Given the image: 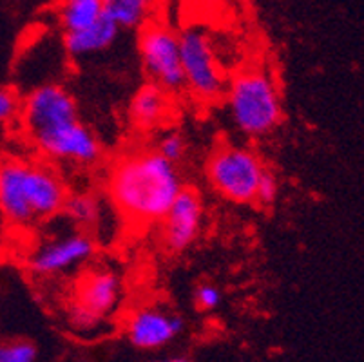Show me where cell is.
I'll list each match as a JSON object with an SVG mask.
<instances>
[{
	"label": "cell",
	"instance_id": "6",
	"mask_svg": "<svg viewBox=\"0 0 364 362\" xmlns=\"http://www.w3.org/2000/svg\"><path fill=\"white\" fill-rule=\"evenodd\" d=\"M138 55L141 68L152 84L160 85L168 95H180L185 91L180 33L165 22L151 20L138 35Z\"/></svg>",
	"mask_w": 364,
	"mask_h": 362
},
{
	"label": "cell",
	"instance_id": "4",
	"mask_svg": "<svg viewBox=\"0 0 364 362\" xmlns=\"http://www.w3.org/2000/svg\"><path fill=\"white\" fill-rule=\"evenodd\" d=\"M263 159L256 151L241 145H221L207 161L210 187L230 203L250 205L256 199L257 185L264 172Z\"/></svg>",
	"mask_w": 364,
	"mask_h": 362
},
{
	"label": "cell",
	"instance_id": "20",
	"mask_svg": "<svg viewBox=\"0 0 364 362\" xmlns=\"http://www.w3.org/2000/svg\"><path fill=\"white\" fill-rule=\"evenodd\" d=\"M36 346L29 341L0 343V362H35Z\"/></svg>",
	"mask_w": 364,
	"mask_h": 362
},
{
	"label": "cell",
	"instance_id": "8",
	"mask_svg": "<svg viewBox=\"0 0 364 362\" xmlns=\"http://www.w3.org/2000/svg\"><path fill=\"white\" fill-rule=\"evenodd\" d=\"M31 144L49 161L91 167L102 159V144L80 118L33 136Z\"/></svg>",
	"mask_w": 364,
	"mask_h": 362
},
{
	"label": "cell",
	"instance_id": "13",
	"mask_svg": "<svg viewBox=\"0 0 364 362\" xmlns=\"http://www.w3.org/2000/svg\"><path fill=\"white\" fill-rule=\"evenodd\" d=\"M171 96L160 85L147 82L141 85L129 102V122L136 131L152 132L167 122L172 111Z\"/></svg>",
	"mask_w": 364,
	"mask_h": 362
},
{
	"label": "cell",
	"instance_id": "10",
	"mask_svg": "<svg viewBox=\"0 0 364 362\" xmlns=\"http://www.w3.org/2000/svg\"><path fill=\"white\" fill-rule=\"evenodd\" d=\"M161 239L168 252L181 254L196 243L203 227V201L194 188L183 187L164 215Z\"/></svg>",
	"mask_w": 364,
	"mask_h": 362
},
{
	"label": "cell",
	"instance_id": "17",
	"mask_svg": "<svg viewBox=\"0 0 364 362\" xmlns=\"http://www.w3.org/2000/svg\"><path fill=\"white\" fill-rule=\"evenodd\" d=\"M55 16L62 35L78 31L104 16V0H58Z\"/></svg>",
	"mask_w": 364,
	"mask_h": 362
},
{
	"label": "cell",
	"instance_id": "9",
	"mask_svg": "<svg viewBox=\"0 0 364 362\" xmlns=\"http://www.w3.org/2000/svg\"><path fill=\"white\" fill-rule=\"evenodd\" d=\"M21 124L28 138L80 118L75 96L58 82L35 85L22 98Z\"/></svg>",
	"mask_w": 364,
	"mask_h": 362
},
{
	"label": "cell",
	"instance_id": "24",
	"mask_svg": "<svg viewBox=\"0 0 364 362\" xmlns=\"http://www.w3.org/2000/svg\"><path fill=\"white\" fill-rule=\"evenodd\" d=\"M154 362H193V361H188V358H183V357H174V358H161V361H154Z\"/></svg>",
	"mask_w": 364,
	"mask_h": 362
},
{
	"label": "cell",
	"instance_id": "18",
	"mask_svg": "<svg viewBox=\"0 0 364 362\" xmlns=\"http://www.w3.org/2000/svg\"><path fill=\"white\" fill-rule=\"evenodd\" d=\"M154 151L164 156L165 159H168L171 164L178 165L187 156V139L183 138L180 131L168 129V131H164L160 134Z\"/></svg>",
	"mask_w": 364,
	"mask_h": 362
},
{
	"label": "cell",
	"instance_id": "16",
	"mask_svg": "<svg viewBox=\"0 0 364 362\" xmlns=\"http://www.w3.org/2000/svg\"><path fill=\"white\" fill-rule=\"evenodd\" d=\"M104 203L97 194L89 191L69 192L64 201L62 214L73 227L91 234L92 228H98L104 215Z\"/></svg>",
	"mask_w": 364,
	"mask_h": 362
},
{
	"label": "cell",
	"instance_id": "7",
	"mask_svg": "<svg viewBox=\"0 0 364 362\" xmlns=\"http://www.w3.org/2000/svg\"><path fill=\"white\" fill-rule=\"evenodd\" d=\"M95 254L97 239L89 232L73 227L56 232L36 245L28 255V268L36 277H60L89 263Z\"/></svg>",
	"mask_w": 364,
	"mask_h": 362
},
{
	"label": "cell",
	"instance_id": "5",
	"mask_svg": "<svg viewBox=\"0 0 364 362\" xmlns=\"http://www.w3.org/2000/svg\"><path fill=\"white\" fill-rule=\"evenodd\" d=\"M180 55L185 91L201 104H214L223 98L227 78L207 33L200 28L183 29L180 33Z\"/></svg>",
	"mask_w": 364,
	"mask_h": 362
},
{
	"label": "cell",
	"instance_id": "2",
	"mask_svg": "<svg viewBox=\"0 0 364 362\" xmlns=\"http://www.w3.org/2000/svg\"><path fill=\"white\" fill-rule=\"evenodd\" d=\"M69 191L53 167L11 159L0 165V212L18 228L35 227L62 214Z\"/></svg>",
	"mask_w": 364,
	"mask_h": 362
},
{
	"label": "cell",
	"instance_id": "1",
	"mask_svg": "<svg viewBox=\"0 0 364 362\" xmlns=\"http://www.w3.org/2000/svg\"><path fill=\"white\" fill-rule=\"evenodd\" d=\"M183 187L178 165L154 149L122 156L112 165L107 181L111 203L136 225L160 223Z\"/></svg>",
	"mask_w": 364,
	"mask_h": 362
},
{
	"label": "cell",
	"instance_id": "21",
	"mask_svg": "<svg viewBox=\"0 0 364 362\" xmlns=\"http://www.w3.org/2000/svg\"><path fill=\"white\" fill-rule=\"evenodd\" d=\"M277 196H279V179H277L276 172L264 169L259 185H257L254 203H259L261 207H270V205L276 203Z\"/></svg>",
	"mask_w": 364,
	"mask_h": 362
},
{
	"label": "cell",
	"instance_id": "15",
	"mask_svg": "<svg viewBox=\"0 0 364 362\" xmlns=\"http://www.w3.org/2000/svg\"><path fill=\"white\" fill-rule=\"evenodd\" d=\"M158 11V0H104V16L120 31H140Z\"/></svg>",
	"mask_w": 364,
	"mask_h": 362
},
{
	"label": "cell",
	"instance_id": "14",
	"mask_svg": "<svg viewBox=\"0 0 364 362\" xmlns=\"http://www.w3.org/2000/svg\"><path fill=\"white\" fill-rule=\"evenodd\" d=\"M118 35H120V29L112 24L111 20L102 16L87 28L62 35V46L69 58L85 60L107 51L118 40Z\"/></svg>",
	"mask_w": 364,
	"mask_h": 362
},
{
	"label": "cell",
	"instance_id": "12",
	"mask_svg": "<svg viewBox=\"0 0 364 362\" xmlns=\"http://www.w3.org/2000/svg\"><path fill=\"white\" fill-rule=\"evenodd\" d=\"M185 321L160 307H147L134 312L125 324V334L132 346L140 350H158L181 334Z\"/></svg>",
	"mask_w": 364,
	"mask_h": 362
},
{
	"label": "cell",
	"instance_id": "19",
	"mask_svg": "<svg viewBox=\"0 0 364 362\" xmlns=\"http://www.w3.org/2000/svg\"><path fill=\"white\" fill-rule=\"evenodd\" d=\"M65 315H68L69 324H71L76 331H80V334L98 330V328L105 323L104 319L92 315L91 312L82 308L80 304H76L75 301H69L68 303V307H65Z\"/></svg>",
	"mask_w": 364,
	"mask_h": 362
},
{
	"label": "cell",
	"instance_id": "22",
	"mask_svg": "<svg viewBox=\"0 0 364 362\" xmlns=\"http://www.w3.org/2000/svg\"><path fill=\"white\" fill-rule=\"evenodd\" d=\"M22 98L15 89L0 87V125H6L21 115Z\"/></svg>",
	"mask_w": 364,
	"mask_h": 362
},
{
	"label": "cell",
	"instance_id": "23",
	"mask_svg": "<svg viewBox=\"0 0 364 362\" xmlns=\"http://www.w3.org/2000/svg\"><path fill=\"white\" fill-rule=\"evenodd\" d=\"M221 290L213 283H203L196 288V294H194V301H196V307L203 312H213L216 310L221 304Z\"/></svg>",
	"mask_w": 364,
	"mask_h": 362
},
{
	"label": "cell",
	"instance_id": "11",
	"mask_svg": "<svg viewBox=\"0 0 364 362\" xmlns=\"http://www.w3.org/2000/svg\"><path fill=\"white\" fill-rule=\"evenodd\" d=\"M124 283L114 268L95 267L82 274L71 301L80 304L92 315L107 321L120 308Z\"/></svg>",
	"mask_w": 364,
	"mask_h": 362
},
{
	"label": "cell",
	"instance_id": "3",
	"mask_svg": "<svg viewBox=\"0 0 364 362\" xmlns=\"http://www.w3.org/2000/svg\"><path fill=\"white\" fill-rule=\"evenodd\" d=\"M223 96L234 127L247 138H264L279 127L283 102L276 76L268 68L254 65L240 71Z\"/></svg>",
	"mask_w": 364,
	"mask_h": 362
},
{
	"label": "cell",
	"instance_id": "25",
	"mask_svg": "<svg viewBox=\"0 0 364 362\" xmlns=\"http://www.w3.org/2000/svg\"><path fill=\"white\" fill-rule=\"evenodd\" d=\"M6 223H8V221H6V218L2 215V212H0V243H2V235H4V225Z\"/></svg>",
	"mask_w": 364,
	"mask_h": 362
}]
</instances>
